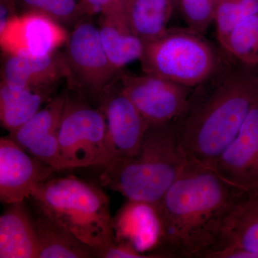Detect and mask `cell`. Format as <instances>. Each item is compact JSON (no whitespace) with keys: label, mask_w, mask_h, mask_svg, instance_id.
I'll list each match as a JSON object with an SVG mask.
<instances>
[{"label":"cell","mask_w":258,"mask_h":258,"mask_svg":"<svg viewBox=\"0 0 258 258\" xmlns=\"http://www.w3.org/2000/svg\"><path fill=\"white\" fill-rule=\"evenodd\" d=\"M211 167L189 161L156 204L161 226L162 258H203L216 242L220 224L241 191Z\"/></svg>","instance_id":"cell-2"},{"label":"cell","mask_w":258,"mask_h":258,"mask_svg":"<svg viewBox=\"0 0 258 258\" xmlns=\"http://www.w3.org/2000/svg\"><path fill=\"white\" fill-rule=\"evenodd\" d=\"M221 59L203 34L189 28H174L144 44L139 60L144 74L195 88L216 74Z\"/></svg>","instance_id":"cell-5"},{"label":"cell","mask_w":258,"mask_h":258,"mask_svg":"<svg viewBox=\"0 0 258 258\" xmlns=\"http://www.w3.org/2000/svg\"><path fill=\"white\" fill-rule=\"evenodd\" d=\"M52 92L51 88L13 90L4 83L0 86V119L10 133L32 118Z\"/></svg>","instance_id":"cell-21"},{"label":"cell","mask_w":258,"mask_h":258,"mask_svg":"<svg viewBox=\"0 0 258 258\" xmlns=\"http://www.w3.org/2000/svg\"><path fill=\"white\" fill-rule=\"evenodd\" d=\"M66 95L56 96L9 137L33 157L55 171L64 170L59 149L58 129Z\"/></svg>","instance_id":"cell-13"},{"label":"cell","mask_w":258,"mask_h":258,"mask_svg":"<svg viewBox=\"0 0 258 258\" xmlns=\"http://www.w3.org/2000/svg\"><path fill=\"white\" fill-rule=\"evenodd\" d=\"M99 101L106 121V166L138 154L149 125L119 86L112 84Z\"/></svg>","instance_id":"cell-9"},{"label":"cell","mask_w":258,"mask_h":258,"mask_svg":"<svg viewBox=\"0 0 258 258\" xmlns=\"http://www.w3.org/2000/svg\"><path fill=\"white\" fill-rule=\"evenodd\" d=\"M55 171L33 157L9 137L0 139V200L10 204L25 201L39 184Z\"/></svg>","instance_id":"cell-11"},{"label":"cell","mask_w":258,"mask_h":258,"mask_svg":"<svg viewBox=\"0 0 258 258\" xmlns=\"http://www.w3.org/2000/svg\"><path fill=\"white\" fill-rule=\"evenodd\" d=\"M3 81L13 90L51 88L62 78L73 76L66 57L56 52L41 57L8 55Z\"/></svg>","instance_id":"cell-16"},{"label":"cell","mask_w":258,"mask_h":258,"mask_svg":"<svg viewBox=\"0 0 258 258\" xmlns=\"http://www.w3.org/2000/svg\"><path fill=\"white\" fill-rule=\"evenodd\" d=\"M106 127L101 110L66 96L58 129L64 169L106 165Z\"/></svg>","instance_id":"cell-6"},{"label":"cell","mask_w":258,"mask_h":258,"mask_svg":"<svg viewBox=\"0 0 258 258\" xmlns=\"http://www.w3.org/2000/svg\"><path fill=\"white\" fill-rule=\"evenodd\" d=\"M33 219L38 246L37 258L96 257L91 247L55 220L40 212Z\"/></svg>","instance_id":"cell-19"},{"label":"cell","mask_w":258,"mask_h":258,"mask_svg":"<svg viewBox=\"0 0 258 258\" xmlns=\"http://www.w3.org/2000/svg\"><path fill=\"white\" fill-rule=\"evenodd\" d=\"M131 0H79V17L105 13L115 8L125 7Z\"/></svg>","instance_id":"cell-26"},{"label":"cell","mask_w":258,"mask_h":258,"mask_svg":"<svg viewBox=\"0 0 258 258\" xmlns=\"http://www.w3.org/2000/svg\"><path fill=\"white\" fill-rule=\"evenodd\" d=\"M175 9L172 0H131L125 11L132 30L145 44L165 33Z\"/></svg>","instance_id":"cell-20"},{"label":"cell","mask_w":258,"mask_h":258,"mask_svg":"<svg viewBox=\"0 0 258 258\" xmlns=\"http://www.w3.org/2000/svg\"><path fill=\"white\" fill-rule=\"evenodd\" d=\"M119 76L122 92L149 125L179 120L187 108L194 90L152 75L122 73Z\"/></svg>","instance_id":"cell-7"},{"label":"cell","mask_w":258,"mask_h":258,"mask_svg":"<svg viewBox=\"0 0 258 258\" xmlns=\"http://www.w3.org/2000/svg\"><path fill=\"white\" fill-rule=\"evenodd\" d=\"M69 37L60 23L36 12L20 13L0 30V44L6 55H49L66 43Z\"/></svg>","instance_id":"cell-10"},{"label":"cell","mask_w":258,"mask_h":258,"mask_svg":"<svg viewBox=\"0 0 258 258\" xmlns=\"http://www.w3.org/2000/svg\"><path fill=\"white\" fill-rule=\"evenodd\" d=\"M125 7L101 13L98 30L103 47L111 63L119 71L143 55L144 43L131 28Z\"/></svg>","instance_id":"cell-17"},{"label":"cell","mask_w":258,"mask_h":258,"mask_svg":"<svg viewBox=\"0 0 258 258\" xmlns=\"http://www.w3.org/2000/svg\"><path fill=\"white\" fill-rule=\"evenodd\" d=\"M173 3H174V5H175L176 8H178V7H179V3L180 0H172Z\"/></svg>","instance_id":"cell-29"},{"label":"cell","mask_w":258,"mask_h":258,"mask_svg":"<svg viewBox=\"0 0 258 258\" xmlns=\"http://www.w3.org/2000/svg\"><path fill=\"white\" fill-rule=\"evenodd\" d=\"M29 199L38 212L63 225L95 254L115 242L109 200L98 186L76 176L49 179Z\"/></svg>","instance_id":"cell-4"},{"label":"cell","mask_w":258,"mask_h":258,"mask_svg":"<svg viewBox=\"0 0 258 258\" xmlns=\"http://www.w3.org/2000/svg\"><path fill=\"white\" fill-rule=\"evenodd\" d=\"M212 168L241 189H258V101L236 138Z\"/></svg>","instance_id":"cell-12"},{"label":"cell","mask_w":258,"mask_h":258,"mask_svg":"<svg viewBox=\"0 0 258 258\" xmlns=\"http://www.w3.org/2000/svg\"><path fill=\"white\" fill-rule=\"evenodd\" d=\"M17 5L22 10L20 13L36 12L60 24L79 18V0H17Z\"/></svg>","instance_id":"cell-24"},{"label":"cell","mask_w":258,"mask_h":258,"mask_svg":"<svg viewBox=\"0 0 258 258\" xmlns=\"http://www.w3.org/2000/svg\"><path fill=\"white\" fill-rule=\"evenodd\" d=\"M258 13V0H220L214 23L217 37L224 49L231 31L242 20Z\"/></svg>","instance_id":"cell-23"},{"label":"cell","mask_w":258,"mask_h":258,"mask_svg":"<svg viewBox=\"0 0 258 258\" xmlns=\"http://www.w3.org/2000/svg\"><path fill=\"white\" fill-rule=\"evenodd\" d=\"M224 50L241 63L258 64V13L235 25L227 38Z\"/></svg>","instance_id":"cell-22"},{"label":"cell","mask_w":258,"mask_h":258,"mask_svg":"<svg viewBox=\"0 0 258 258\" xmlns=\"http://www.w3.org/2000/svg\"><path fill=\"white\" fill-rule=\"evenodd\" d=\"M8 205L0 217V257L37 258L33 217L24 201Z\"/></svg>","instance_id":"cell-18"},{"label":"cell","mask_w":258,"mask_h":258,"mask_svg":"<svg viewBox=\"0 0 258 258\" xmlns=\"http://www.w3.org/2000/svg\"><path fill=\"white\" fill-rule=\"evenodd\" d=\"M255 67H256V69H257V73H258V64H257V66H256Z\"/></svg>","instance_id":"cell-30"},{"label":"cell","mask_w":258,"mask_h":258,"mask_svg":"<svg viewBox=\"0 0 258 258\" xmlns=\"http://www.w3.org/2000/svg\"><path fill=\"white\" fill-rule=\"evenodd\" d=\"M257 101L255 66L222 62L211 79L194 88L178 120L180 143L188 160L212 168Z\"/></svg>","instance_id":"cell-1"},{"label":"cell","mask_w":258,"mask_h":258,"mask_svg":"<svg viewBox=\"0 0 258 258\" xmlns=\"http://www.w3.org/2000/svg\"><path fill=\"white\" fill-rule=\"evenodd\" d=\"M227 247L248 251L258 258V189L241 190L222 217L215 243L204 256Z\"/></svg>","instance_id":"cell-14"},{"label":"cell","mask_w":258,"mask_h":258,"mask_svg":"<svg viewBox=\"0 0 258 258\" xmlns=\"http://www.w3.org/2000/svg\"><path fill=\"white\" fill-rule=\"evenodd\" d=\"M115 240L132 246L147 257L161 258V226L155 205L129 200L113 217Z\"/></svg>","instance_id":"cell-15"},{"label":"cell","mask_w":258,"mask_h":258,"mask_svg":"<svg viewBox=\"0 0 258 258\" xmlns=\"http://www.w3.org/2000/svg\"><path fill=\"white\" fill-rule=\"evenodd\" d=\"M189 161L180 143L178 120L151 125L138 154L104 166L100 181L129 200L156 205Z\"/></svg>","instance_id":"cell-3"},{"label":"cell","mask_w":258,"mask_h":258,"mask_svg":"<svg viewBox=\"0 0 258 258\" xmlns=\"http://www.w3.org/2000/svg\"><path fill=\"white\" fill-rule=\"evenodd\" d=\"M220 0H180L181 11L187 28L205 34L215 20L217 5Z\"/></svg>","instance_id":"cell-25"},{"label":"cell","mask_w":258,"mask_h":258,"mask_svg":"<svg viewBox=\"0 0 258 258\" xmlns=\"http://www.w3.org/2000/svg\"><path fill=\"white\" fill-rule=\"evenodd\" d=\"M66 44V57L73 75L89 96L99 101L119 71L107 55L98 27L88 21L79 22Z\"/></svg>","instance_id":"cell-8"},{"label":"cell","mask_w":258,"mask_h":258,"mask_svg":"<svg viewBox=\"0 0 258 258\" xmlns=\"http://www.w3.org/2000/svg\"><path fill=\"white\" fill-rule=\"evenodd\" d=\"M19 14L17 0L0 1V30L5 28L12 19Z\"/></svg>","instance_id":"cell-28"},{"label":"cell","mask_w":258,"mask_h":258,"mask_svg":"<svg viewBox=\"0 0 258 258\" xmlns=\"http://www.w3.org/2000/svg\"><path fill=\"white\" fill-rule=\"evenodd\" d=\"M96 257L101 258H148L137 252L128 244L115 242L96 251Z\"/></svg>","instance_id":"cell-27"}]
</instances>
